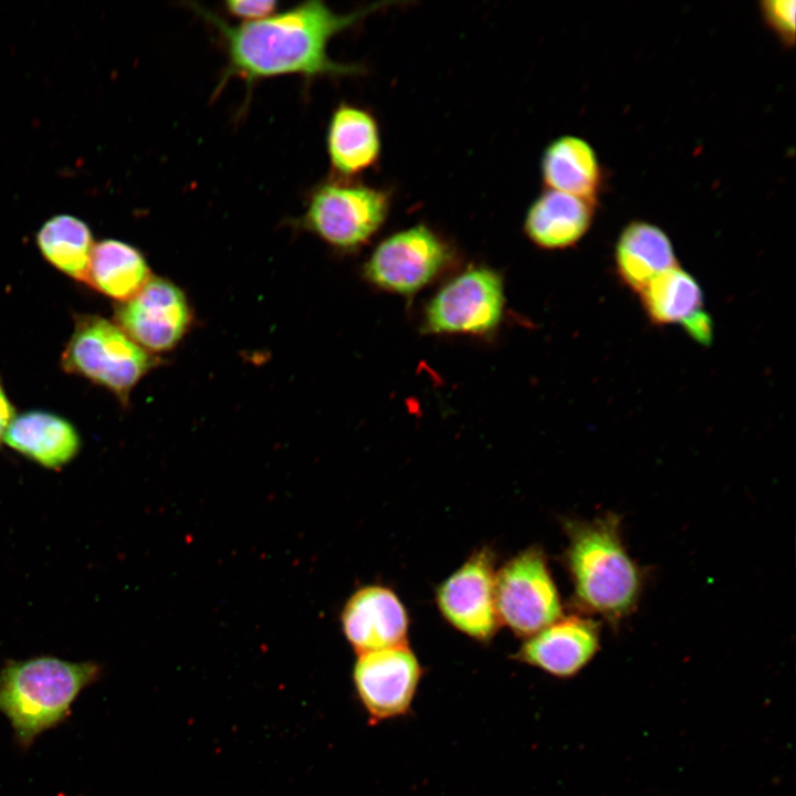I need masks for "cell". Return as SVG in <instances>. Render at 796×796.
Wrapping results in <instances>:
<instances>
[{"label": "cell", "instance_id": "6da1fadb", "mask_svg": "<svg viewBox=\"0 0 796 796\" xmlns=\"http://www.w3.org/2000/svg\"><path fill=\"white\" fill-rule=\"evenodd\" d=\"M390 2H377L348 13H337L320 0L300 3L268 18L229 24L200 9L219 30L228 55L222 82L239 76L248 83L286 74L304 77L349 75L363 72L356 64L329 57L327 46L337 33Z\"/></svg>", "mask_w": 796, "mask_h": 796}, {"label": "cell", "instance_id": "7a4b0ae2", "mask_svg": "<svg viewBox=\"0 0 796 796\" xmlns=\"http://www.w3.org/2000/svg\"><path fill=\"white\" fill-rule=\"evenodd\" d=\"M564 528L574 606L618 625L636 609L643 586L642 570L624 545L618 516L566 521Z\"/></svg>", "mask_w": 796, "mask_h": 796}, {"label": "cell", "instance_id": "3957f363", "mask_svg": "<svg viewBox=\"0 0 796 796\" xmlns=\"http://www.w3.org/2000/svg\"><path fill=\"white\" fill-rule=\"evenodd\" d=\"M96 662L53 656L8 660L0 670V712L19 746L29 748L43 732L64 722L78 694L96 682Z\"/></svg>", "mask_w": 796, "mask_h": 796}, {"label": "cell", "instance_id": "277c9868", "mask_svg": "<svg viewBox=\"0 0 796 796\" xmlns=\"http://www.w3.org/2000/svg\"><path fill=\"white\" fill-rule=\"evenodd\" d=\"M155 363L118 325L98 316L77 320L62 356L65 370L106 387L123 401Z\"/></svg>", "mask_w": 796, "mask_h": 796}, {"label": "cell", "instance_id": "5b68a950", "mask_svg": "<svg viewBox=\"0 0 796 796\" xmlns=\"http://www.w3.org/2000/svg\"><path fill=\"white\" fill-rule=\"evenodd\" d=\"M390 195L350 179H335L316 187L302 218L303 226L338 249L367 242L385 222Z\"/></svg>", "mask_w": 796, "mask_h": 796}, {"label": "cell", "instance_id": "8992f818", "mask_svg": "<svg viewBox=\"0 0 796 796\" xmlns=\"http://www.w3.org/2000/svg\"><path fill=\"white\" fill-rule=\"evenodd\" d=\"M494 596L500 624L524 639L563 616L559 593L538 546L519 552L496 569Z\"/></svg>", "mask_w": 796, "mask_h": 796}, {"label": "cell", "instance_id": "52a82bcc", "mask_svg": "<svg viewBox=\"0 0 796 796\" xmlns=\"http://www.w3.org/2000/svg\"><path fill=\"white\" fill-rule=\"evenodd\" d=\"M496 557L488 546L470 556L436 588V605L442 618L464 636L486 643L501 624L494 596Z\"/></svg>", "mask_w": 796, "mask_h": 796}, {"label": "cell", "instance_id": "ba28073f", "mask_svg": "<svg viewBox=\"0 0 796 796\" xmlns=\"http://www.w3.org/2000/svg\"><path fill=\"white\" fill-rule=\"evenodd\" d=\"M422 674L408 645L358 654L353 681L369 723L376 725L406 715Z\"/></svg>", "mask_w": 796, "mask_h": 796}, {"label": "cell", "instance_id": "9c48e42d", "mask_svg": "<svg viewBox=\"0 0 796 796\" xmlns=\"http://www.w3.org/2000/svg\"><path fill=\"white\" fill-rule=\"evenodd\" d=\"M503 305L499 274L486 268L471 269L436 294L427 307L425 327L436 334L488 333L500 323Z\"/></svg>", "mask_w": 796, "mask_h": 796}, {"label": "cell", "instance_id": "30bf717a", "mask_svg": "<svg viewBox=\"0 0 796 796\" xmlns=\"http://www.w3.org/2000/svg\"><path fill=\"white\" fill-rule=\"evenodd\" d=\"M448 258L446 243L427 226L417 224L383 240L367 261L365 273L384 290L410 294L427 285Z\"/></svg>", "mask_w": 796, "mask_h": 796}, {"label": "cell", "instance_id": "8fae6325", "mask_svg": "<svg viewBox=\"0 0 796 796\" xmlns=\"http://www.w3.org/2000/svg\"><path fill=\"white\" fill-rule=\"evenodd\" d=\"M116 317L118 326L144 349L166 352L185 336L191 311L176 284L150 277L134 297L118 306Z\"/></svg>", "mask_w": 796, "mask_h": 796}, {"label": "cell", "instance_id": "7c38bea8", "mask_svg": "<svg viewBox=\"0 0 796 796\" xmlns=\"http://www.w3.org/2000/svg\"><path fill=\"white\" fill-rule=\"evenodd\" d=\"M599 650L598 624L584 616L561 617L524 639L513 659L549 675L568 679L580 672Z\"/></svg>", "mask_w": 796, "mask_h": 796}, {"label": "cell", "instance_id": "4fadbf2b", "mask_svg": "<svg viewBox=\"0 0 796 796\" xmlns=\"http://www.w3.org/2000/svg\"><path fill=\"white\" fill-rule=\"evenodd\" d=\"M341 622L358 654L408 645V611L397 594L384 585L357 589L346 601Z\"/></svg>", "mask_w": 796, "mask_h": 796}, {"label": "cell", "instance_id": "5bb4252c", "mask_svg": "<svg viewBox=\"0 0 796 796\" xmlns=\"http://www.w3.org/2000/svg\"><path fill=\"white\" fill-rule=\"evenodd\" d=\"M597 202L546 189L530 206L524 230L537 247L547 250L576 245L589 231Z\"/></svg>", "mask_w": 796, "mask_h": 796}, {"label": "cell", "instance_id": "9a60e30c", "mask_svg": "<svg viewBox=\"0 0 796 796\" xmlns=\"http://www.w3.org/2000/svg\"><path fill=\"white\" fill-rule=\"evenodd\" d=\"M614 261L620 282L636 293L661 273L679 265L667 232L645 220L630 221L622 228L615 245Z\"/></svg>", "mask_w": 796, "mask_h": 796}, {"label": "cell", "instance_id": "2e32d148", "mask_svg": "<svg viewBox=\"0 0 796 796\" xmlns=\"http://www.w3.org/2000/svg\"><path fill=\"white\" fill-rule=\"evenodd\" d=\"M326 144L331 166L344 179L373 167L381 153L380 132L375 117L366 109L347 103L334 109Z\"/></svg>", "mask_w": 796, "mask_h": 796}, {"label": "cell", "instance_id": "e0dca14e", "mask_svg": "<svg viewBox=\"0 0 796 796\" xmlns=\"http://www.w3.org/2000/svg\"><path fill=\"white\" fill-rule=\"evenodd\" d=\"M546 189L598 202L604 170L591 144L577 135H563L551 142L541 160Z\"/></svg>", "mask_w": 796, "mask_h": 796}, {"label": "cell", "instance_id": "ac0fdd59", "mask_svg": "<svg viewBox=\"0 0 796 796\" xmlns=\"http://www.w3.org/2000/svg\"><path fill=\"white\" fill-rule=\"evenodd\" d=\"M3 441L28 459L49 469H60L78 452L80 437L65 419L30 411L11 421Z\"/></svg>", "mask_w": 796, "mask_h": 796}, {"label": "cell", "instance_id": "d6986e66", "mask_svg": "<svg viewBox=\"0 0 796 796\" xmlns=\"http://www.w3.org/2000/svg\"><path fill=\"white\" fill-rule=\"evenodd\" d=\"M149 280L148 264L133 245L113 239L94 245L85 282L98 292L126 302Z\"/></svg>", "mask_w": 796, "mask_h": 796}, {"label": "cell", "instance_id": "ffe728a7", "mask_svg": "<svg viewBox=\"0 0 796 796\" xmlns=\"http://www.w3.org/2000/svg\"><path fill=\"white\" fill-rule=\"evenodd\" d=\"M638 294L647 318L657 326L682 324L703 310L698 281L679 265L654 277Z\"/></svg>", "mask_w": 796, "mask_h": 796}, {"label": "cell", "instance_id": "44dd1931", "mask_svg": "<svg viewBox=\"0 0 796 796\" xmlns=\"http://www.w3.org/2000/svg\"><path fill=\"white\" fill-rule=\"evenodd\" d=\"M36 243L52 265L73 279L86 281L95 244L82 220L69 214L51 218L39 230Z\"/></svg>", "mask_w": 796, "mask_h": 796}, {"label": "cell", "instance_id": "7402d4cb", "mask_svg": "<svg viewBox=\"0 0 796 796\" xmlns=\"http://www.w3.org/2000/svg\"><path fill=\"white\" fill-rule=\"evenodd\" d=\"M758 10L764 24L785 49L795 44V0H763Z\"/></svg>", "mask_w": 796, "mask_h": 796}, {"label": "cell", "instance_id": "603a6c76", "mask_svg": "<svg viewBox=\"0 0 796 796\" xmlns=\"http://www.w3.org/2000/svg\"><path fill=\"white\" fill-rule=\"evenodd\" d=\"M227 11L243 19V22H251L268 18L275 13L277 2L275 0H231L226 2Z\"/></svg>", "mask_w": 796, "mask_h": 796}, {"label": "cell", "instance_id": "cb8c5ba5", "mask_svg": "<svg viewBox=\"0 0 796 796\" xmlns=\"http://www.w3.org/2000/svg\"><path fill=\"white\" fill-rule=\"evenodd\" d=\"M688 335L702 345L710 343L712 338V322L704 310L696 312L682 323Z\"/></svg>", "mask_w": 796, "mask_h": 796}, {"label": "cell", "instance_id": "d4e9b609", "mask_svg": "<svg viewBox=\"0 0 796 796\" xmlns=\"http://www.w3.org/2000/svg\"><path fill=\"white\" fill-rule=\"evenodd\" d=\"M13 416L14 409L0 384V442L3 440L8 427L14 418Z\"/></svg>", "mask_w": 796, "mask_h": 796}]
</instances>
